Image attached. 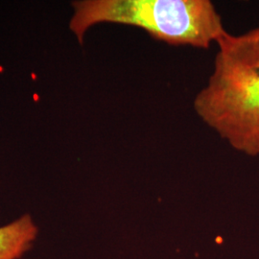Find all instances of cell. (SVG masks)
<instances>
[{"label": "cell", "instance_id": "cell-2", "mask_svg": "<svg viewBox=\"0 0 259 259\" xmlns=\"http://www.w3.org/2000/svg\"><path fill=\"white\" fill-rule=\"evenodd\" d=\"M72 7L69 29L80 45L101 23L140 28L167 45L198 49L210 48L228 33L209 0H82Z\"/></svg>", "mask_w": 259, "mask_h": 259}, {"label": "cell", "instance_id": "cell-3", "mask_svg": "<svg viewBox=\"0 0 259 259\" xmlns=\"http://www.w3.org/2000/svg\"><path fill=\"white\" fill-rule=\"evenodd\" d=\"M38 228L30 214L0 227V259H19L37 239Z\"/></svg>", "mask_w": 259, "mask_h": 259}, {"label": "cell", "instance_id": "cell-1", "mask_svg": "<svg viewBox=\"0 0 259 259\" xmlns=\"http://www.w3.org/2000/svg\"><path fill=\"white\" fill-rule=\"evenodd\" d=\"M212 70L193 109L233 150L259 156V26L216 44Z\"/></svg>", "mask_w": 259, "mask_h": 259}]
</instances>
